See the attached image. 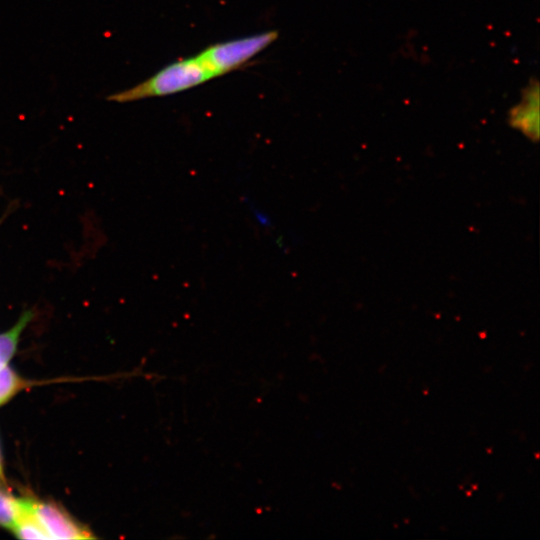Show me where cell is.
Instances as JSON below:
<instances>
[{"mask_svg": "<svg viewBox=\"0 0 540 540\" xmlns=\"http://www.w3.org/2000/svg\"><path fill=\"white\" fill-rule=\"evenodd\" d=\"M12 530L21 539H49L29 509L27 500H19V511Z\"/></svg>", "mask_w": 540, "mask_h": 540, "instance_id": "6", "label": "cell"}, {"mask_svg": "<svg viewBox=\"0 0 540 540\" xmlns=\"http://www.w3.org/2000/svg\"><path fill=\"white\" fill-rule=\"evenodd\" d=\"M509 123L533 141L539 138V84L532 79L519 104L509 112Z\"/></svg>", "mask_w": 540, "mask_h": 540, "instance_id": "4", "label": "cell"}, {"mask_svg": "<svg viewBox=\"0 0 540 540\" xmlns=\"http://www.w3.org/2000/svg\"><path fill=\"white\" fill-rule=\"evenodd\" d=\"M19 511V500L0 491V525L13 529Z\"/></svg>", "mask_w": 540, "mask_h": 540, "instance_id": "8", "label": "cell"}, {"mask_svg": "<svg viewBox=\"0 0 540 540\" xmlns=\"http://www.w3.org/2000/svg\"><path fill=\"white\" fill-rule=\"evenodd\" d=\"M214 77L216 76L213 71L198 54L165 66L145 81L109 95L107 100L126 103L168 96L203 84Z\"/></svg>", "mask_w": 540, "mask_h": 540, "instance_id": "1", "label": "cell"}, {"mask_svg": "<svg viewBox=\"0 0 540 540\" xmlns=\"http://www.w3.org/2000/svg\"><path fill=\"white\" fill-rule=\"evenodd\" d=\"M24 382L7 365L0 369V405L7 402L22 387Z\"/></svg>", "mask_w": 540, "mask_h": 540, "instance_id": "7", "label": "cell"}, {"mask_svg": "<svg viewBox=\"0 0 540 540\" xmlns=\"http://www.w3.org/2000/svg\"><path fill=\"white\" fill-rule=\"evenodd\" d=\"M27 504L49 539H88L92 537L89 531L78 525L60 508L52 504L28 500Z\"/></svg>", "mask_w": 540, "mask_h": 540, "instance_id": "3", "label": "cell"}, {"mask_svg": "<svg viewBox=\"0 0 540 540\" xmlns=\"http://www.w3.org/2000/svg\"><path fill=\"white\" fill-rule=\"evenodd\" d=\"M278 37L277 31H267L243 38L213 44L199 55L215 76H222L242 67Z\"/></svg>", "mask_w": 540, "mask_h": 540, "instance_id": "2", "label": "cell"}, {"mask_svg": "<svg viewBox=\"0 0 540 540\" xmlns=\"http://www.w3.org/2000/svg\"><path fill=\"white\" fill-rule=\"evenodd\" d=\"M33 317L30 310L22 313L9 330L0 333V369L5 367L16 351L20 335Z\"/></svg>", "mask_w": 540, "mask_h": 540, "instance_id": "5", "label": "cell"}, {"mask_svg": "<svg viewBox=\"0 0 540 540\" xmlns=\"http://www.w3.org/2000/svg\"><path fill=\"white\" fill-rule=\"evenodd\" d=\"M5 485V478H4V473H3V466H2V458H1V454H0V485Z\"/></svg>", "mask_w": 540, "mask_h": 540, "instance_id": "9", "label": "cell"}]
</instances>
